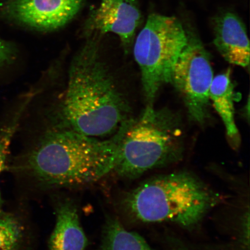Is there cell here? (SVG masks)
Returning a JSON list of instances; mask_svg holds the SVG:
<instances>
[{
    "label": "cell",
    "instance_id": "cell-1",
    "mask_svg": "<svg viewBox=\"0 0 250 250\" xmlns=\"http://www.w3.org/2000/svg\"><path fill=\"white\" fill-rule=\"evenodd\" d=\"M93 35L72 59L64 98L61 105V129L90 137L117 132L129 118L130 107L119 89Z\"/></svg>",
    "mask_w": 250,
    "mask_h": 250
},
{
    "label": "cell",
    "instance_id": "cell-2",
    "mask_svg": "<svg viewBox=\"0 0 250 250\" xmlns=\"http://www.w3.org/2000/svg\"><path fill=\"white\" fill-rule=\"evenodd\" d=\"M121 132L100 140L61 129L46 133L27 156L26 168L45 187L85 185L113 171Z\"/></svg>",
    "mask_w": 250,
    "mask_h": 250
},
{
    "label": "cell",
    "instance_id": "cell-3",
    "mask_svg": "<svg viewBox=\"0 0 250 250\" xmlns=\"http://www.w3.org/2000/svg\"><path fill=\"white\" fill-rule=\"evenodd\" d=\"M221 196L187 171L143 183L125 198V208L143 223H170L191 229L217 206Z\"/></svg>",
    "mask_w": 250,
    "mask_h": 250
},
{
    "label": "cell",
    "instance_id": "cell-4",
    "mask_svg": "<svg viewBox=\"0 0 250 250\" xmlns=\"http://www.w3.org/2000/svg\"><path fill=\"white\" fill-rule=\"evenodd\" d=\"M121 136L113 171L134 179L146 172L176 163L183 157V129L179 117L153 104L120 126Z\"/></svg>",
    "mask_w": 250,
    "mask_h": 250
},
{
    "label": "cell",
    "instance_id": "cell-5",
    "mask_svg": "<svg viewBox=\"0 0 250 250\" xmlns=\"http://www.w3.org/2000/svg\"><path fill=\"white\" fill-rule=\"evenodd\" d=\"M187 42L186 28L177 18L155 13L149 15L133 47L148 104H153L162 86L170 83L174 64Z\"/></svg>",
    "mask_w": 250,
    "mask_h": 250
},
{
    "label": "cell",
    "instance_id": "cell-6",
    "mask_svg": "<svg viewBox=\"0 0 250 250\" xmlns=\"http://www.w3.org/2000/svg\"><path fill=\"white\" fill-rule=\"evenodd\" d=\"M186 31L187 44L174 64L170 83L180 93L190 120L203 125L210 117L209 92L213 71L210 55L201 39L194 31Z\"/></svg>",
    "mask_w": 250,
    "mask_h": 250
},
{
    "label": "cell",
    "instance_id": "cell-7",
    "mask_svg": "<svg viewBox=\"0 0 250 250\" xmlns=\"http://www.w3.org/2000/svg\"><path fill=\"white\" fill-rule=\"evenodd\" d=\"M85 0H4L0 8L3 17L27 29L51 32L74 20Z\"/></svg>",
    "mask_w": 250,
    "mask_h": 250
},
{
    "label": "cell",
    "instance_id": "cell-8",
    "mask_svg": "<svg viewBox=\"0 0 250 250\" xmlns=\"http://www.w3.org/2000/svg\"><path fill=\"white\" fill-rule=\"evenodd\" d=\"M142 21L139 0H102L90 12L83 34L86 38L108 33L116 34L126 52L132 46Z\"/></svg>",
    "mask_w": 250,
    "mask_h": 250
},
{
    "label": "cell",
    "instance_id": "cell-9",
    "mask_svg": "<svg viewBox=\"0 0 250 250\" xmlns=\"http://www.w3.org/2000/svg\"><path fill=\"white\" fill-rule=\"evenodd\" d=\"M214 44L225 60L246 68L250 64V42L245 24L236 14L226 11L213 20Z\"/></svg>",
    "mask_w": 250,
    "mask_h": 250
},
{
    "label": "cell",
    "instance_id": "cell-10",
    "mask_svg": "<svg viewBox=\"0 0 250 250\" xmlns=\"http://www.w3.org/2000/svg\"><path fill=\"white\" fill-rule=\"evenodd\" d=\"M56 226L49 240L50 250H85L87 240L76 206L62 202L56 208Z\"/></svg>",
    "mask_w": 250,
    "mask_h": 250
},
{
    "label": "cell",
    "instance_id": "cell-11",
    "mask_svg": "<svg viewBox=\"0 0 250 250\" xmlns=\"http://www.w3.org/2000/svg\"><path fill=\"white\" fill-rule=\"evenodd\" d=\"M209 98L223 122L232 147L238 148L240 139L234 120V85L231 79L230 68L214 77Z\"/></svg>",
    "mask_w": 250,
    "mask_h": 250
},
{
    "label": "cell",
    "instance_id": "cell-12",
    "mask_svg": "<svg viewBox=\"0 0 250 250\" xmlns=\"http://www.w3.org/2000/svg\"><path fill=\"white\" fill-rule=\"evenodd\" d=\"M98 250H153L138 233L130 232L117 219L108 218Z\"/></svg>",
    "mask_w": 250,
    "mask_h": 250
},
{
    "label": "cell",
    "instance_id": "cell-13",
    "mask_svg": "<svg viewBox=\"0 0 250 250\" xmlns=\"http://www.w3.org/2000/svg\"><path fill=\"white\" fill-rule=\"evenodd\" d=\"M23 228L11 214H0V250H20L23 241Z\"/></svg>",
    "mask_w": 250,
    "mask_h": 250
},
{
    "label": "cell",
    "instance_id": "cell-14",
    "mask_svg": "<svg viewBox=\"0 0 250 250\" xmlns=\"http://www.w3.org/2000/svg\"><path fill=\"white\" fill-rule=\"evenodd\" d=\"M29 103V100H25L12 121L0 130V174L5 169L12 139L19 126L21 115ZM1 205V193H0V214L2 212Z\"/></svg>",
    "mask_w": 250,
    "mask_h": 250
},
{
    "label": "cell",
    "instance_id": "cell-15",
    "mask_svg": "<svg viewBox=\"0 0 250 250\" xmlns=\"http://www.w3.org/2000/svg\"><path fill=\"white\" fill-rule=\"evenodd\" d=\"M17 55L15 46L12 43L0 39V67L11 63Z\"/></svg>",
    "mask_w": 250,
    "mask_h": 250
},
{
    "label": "cell",
    "instance_id": "cell-16",
    "mask_svg": "<svg viewBox=\"0 0 250 250\" xmlns=\"http://www.w3.org/2000/svg\"><path fill=\"white\" fill-rule=\"evenodd\" d=\"M242 225V241L243 246L248 247L249 250L250 246V213L248 210L245 216L243 217Z\"/></svg>",
    "mask_w": 250,
    "mask_h": 250
}]
</instances>
